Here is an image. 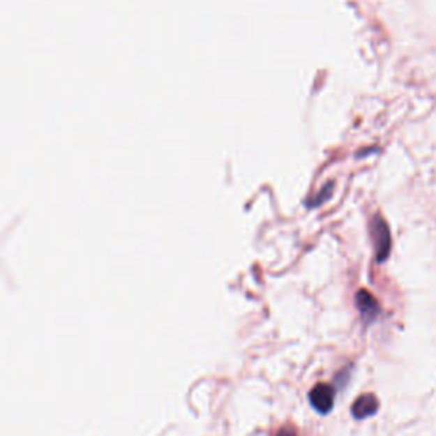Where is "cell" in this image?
<instances>
[{
    "instance_id": "obj_1",
    "label": "cell",
    "mask_w": 436,
    "mask_h": 436,
    "mask_svg": "<svg viewBox=\"0 0 436 436\" xmlns=\"http://www.w3.org/2000/svg\"><path fill=\"white\" fill-rule=\"evenodd\" d=\"M372 237H373V244H375V253H377V261L384 262L391 254V230H389L387 222L380 217V215H375L372 220Z\"/></svg>"
},
{
    "instance_id": "obj_2",
    "label": "cell",
    "mask_w": 436,
    "mask_h": 436,
    "mask_svg": "<svg viewBox=\"0 0 436 436\" xmlns=\"http://www.w3.org/2000/svg\"><path fill=\"white\" fill-rule=\"evenodd\" d=\"M310 404L322 414L329 412L334 406V389L327 384L315 385L310 391Z\"/></svg>"
},
{
    "instance_id": "obj_3",
    "label": "cell",
    "mask_w": 436,
    "mask_h": 436,
    "mask_svg": "<svg viewBox=\"0 0 436 436\" xmlns=\"http://www.w3.org/2000/svg\"><path fill=\"white\" fill-rule=\"evenodd\" d=\"M378 411V399L373 393H363L353 403L351 412L356 419H365L373 416Z\"/></svg>"
},
{
    "instance_id": "obj_4",
    "label": "cell",
    "mask_w": 436,
    "mask_h": 436,
    "mask_svg": "<svg viewBox=\"0 0 436 436\" xmlns=\"http://www.w3.org/2000/svg\"><path fill=\"white\" fill-rule=\"evenodd\" d=\"M356 306L358 308H360L361 315H363L366 320L375 319L378 315V312H380L377 299L372 295V293L366 290H360L356 293Z\"/></svg>"
},
{
    "instance_id": "obj_5",
    "label": "cell",
    "mask_w": 436,
    "mask_h": 436,
    "mask_svg": "<svg viewBox=\"0 0 436 436\" xmlns=\"http://www.w3.org/2000/svg\"><path fill=\"white\" fill-rule=\"evenodd\" d=\"M333 189H334L333 183H329V184H327V186H324L322 191H320L319 195H317V200H315V202H312V203H308V204H310V206H312V204H314V206H317V204H320L322 202H326V200L331 196V193H333Z\"/></svg>"
},
{
    "instance_id": "obj_6",
    "label": "cell",
    "mask_w": 436,
    "mask_h": 436,
    "mask_svg": "<svg viewBox=\"0 0 436 436\" xmlns=\"http://www.w3.org/2000/svg\"><path fill=\"white\" fill-rule=\"evenodd\" d=\"M278 436H295V433H293L292 430H281L280 433H278Z\"/></svg>"
}]
</instances>
